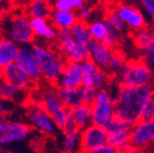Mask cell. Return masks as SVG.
Listing matches in <instances>:
<instances>
[{"label": "cell", "instance_id": "cell-1", "mask_svg": "<svg viewBox=\"0 0 154 153\" xmlns=\"http://www.w3.org/2000/svg\"><path fill=\"white\" fill-rule=\"evenodd\" d=\"M115 98L116 117L123 120L131 125H134L141 120V114L146 103L153 95L154 88L150 87H124L116 86L110 90Z\"/></svg>", "mask_w": 154, "mask_h": 153}, {"label": "cell", "instance_id": "cell-2", "mask_svg": "<svg viewBox=\"0 0 154 153\" xmlns=\"http://www.w3.org/2000/svg\"><path fill=\"white\" fill-rule=\"evenodd\" d=\"M117 78L120 86L150 87L154 84V72L142 59H131L126 61Z\"/></svg>", "mask_w": 154, "mask_h": 153}, {"label": "cell", "instance_id": "cell-3", "mask_svg": "<svg viewBox=\"0 0 154 153\" xmlns=\"http://www.w3.org/2000/svg\"><path fill=\"white\" fill-rule=\"evenodd\" d=\"M32 49L41 67L42 77L49 83H58L66 61L62 56L48 46L34 44L32 45Z\"/></svg>", "mask_w": 154, "mask_h": 153}, {"label": "cell", "instance_id": "cell-4", "mask_svg": "<svg viewBox=\"0 0 154 153\" xmlns=\"http://www.w3.org/2000/svg\"><path fill=\"white\" fill-rule=\"evenodd\" d=\"M1 27L5 38L16 43L19 47L29 46L34 40L30 17L26 14H15L5 16L1 20Z\"/></svg>", "mask_w": 154, "mask_h": 153}, {"label": "cell", "instance_id": "cell-5", "mask_svg": "<svg viewBox=\"0 0 154 153\" xmlns=\"http://www.w3.org/2000/svg\"><path fill=\"white\" fill-rule=\"evenodd\" d=\"M93 124L105 127L116 117L115 98L107 89L99 90L91 105Z\"/></svg>", "mask_w": 154, "mask_h": 153}, {"label": "cell", "instance_id": "cell-6", "mask_svg": "<svg viewBox=\"0 0 154 153\" xmlns=\"http://www.w3.org/2000/svg\"><path fill=\"white\" fill-rule=\"evenodd\" d=\"M41 105L53 118L58 130L64 131L71 121V109L65 107L57 93V90H47L42 94Z\"/></svg>", "mask_w": 154, "mask_h": 153}, {"label": "cell", "instance_id": "cell-7", "mask_svg": "<svg viewBox=\"0 0 154 153\" xmlns=\"http://www.w3.org/2000/svg\"><path fill=\"white\" fill-rule=\"evenodd\" d=\"M132 126L123 120L115 117L105 129L108 133V145L119 152H124L132 146Z\"/></svg>", "mask_w": 154, "mask_h": 153}, {"label": "cell", "instance_id": "cell-8", "mask_svg": "<svg viewBox=\"0 0 154 153\" xmlns=\"http://www.w3.org/2000/svg\"><path fill=\"white\" fill-rule=\"evenodd\" d=\"M57 42L60 46V55L66 62L82 63L90 59L89 47L77 44L73 40L70 30L59 31Z\"/></svg>", "mask_w": 154, "mask_h": 153}, {"label": "cell", "instance_id": "cell-9", "mask_svg": "<svg viewBox=\"0 0 154 153\" xmlns=\"http://www.w3.org/2000/svg\"><path fill=\"white\" fill-rule=\"evenodd\" d=\"M27 119L29 124L44 134L53 135L58 131L51 115L43 108L41 104H31L27 110Z\"/></svg>", "mask_w": 154, "mask_h": 153}, {"label": "cell", "instance_id": "cell-10", "mask_svg": "<svg viewBox=\"0 0 154 153\" xmlns=\"http://www.w3.org/2000/svg\"><path fill=\"white\" fill-rule=\"evenodd\" d=\"M116 10L125 28L136 32L147 27L148 20L138 5L132 3H120L116 7Z\"/></svg>", "mask_w": 154, "mask_h": 153}, {"label": "cell", "instance_id": "cell-11", "mask_svg": "<svg viewBox=\"0 0 154 153\" xmlns=\"http://www.w3.org/2000/svg\"><path fill=\"white\" fill-rule=\"evenodd\" d=\"M132 146L136 148L153 150L154 119L139 120L132 126Z\"/></svg>", "mask_w": 154, "mask_h": 153}, {"label": "cell", "instance_id": "cell-12", "mask_svg": "<svg viewBox=\"0 0 154 153\" xmlns=\"http://www.w3.org/2000/svg\"><path fill=\"white\" fill-rule=\"evenodd\" d=\"M80 151L92 150L108 145V133L105 127L91 124L80 131Z\"/></svg>", "mask_w": 154, "mask_h": 153}, {"label": "cell", "instance_id": "cell-13", "mask_svg": "<svg viewBox=\"0 0 154 153\" xmlns=\"http://www.w3.org/2000/svg\"><path fill=\"white\" fill-rule=\"evenodd\" d=\"M84 76H82V86L90 87L95 90H103L108 84V73L105 70L96 67L91 60L82 62Z\"/></svg>", "mask_w": 154, "mask_h": 153}, {"label": "cell", "instance_id": "cell-14", "mask_svg": "<svg viewBox=\"0 0 154 153\" xmlns=\"http://www.w3.org/2000/svg\"><path fill=\"white\" fill-rule=\"evenodd\" d=\"M15 62L27 73L32 81H36L42 78L41 67L33 53L32 46H22L19 47L18 54Z\"/></svg>", "mask_w": 154, "mask_h": 153}, {"label": "cell", "instance_id": "cell-15", "mask_svg": "<svg viewBox=\"0 0 154 153\" xmlns=\"http://www.w3.org/2000/svg\"><path fill=\"white\" fill-rule=\"evenodd\" d=\"M82 76H84L82 63L66 62L62 75L58 80V85L59 87H65V88H79L80 86H82Z\"/></svg>", "mask_w": 154, "mask_h": 153}, {"label": "cell", "instance_id": "cell-16", "mask_svg": "<svg viewBox=\"0 0 154 153\" xmlns=\"http://www.w3.org/2000/svg\"><path fill=\"white\" fill-rule=\"evenodd\" d=\"M0 77L3 80L16 85L17 87L24 90L30 88L33 83L30 79V77L27 75V73L16 62L11 63L8 67H5L2 71H0Z\"/></svg>", "mask_w": 154, "mask_h": 153}, {"label": "cell", "instance_id": "cell-17", "mask_svg": "<svg viewBox=\"0 0 154 153\" xmlns=\"http://www.w3.org/2000/svg\"><path fill=\"white\" fill-rule=\"evenodd\" d=\"M30 134V126L27 123L19 121H8L5 132L0 137V146L25 140Z\"/></svg>", "mask_w": 154, "mask_h": 153}, {"label": "cell", "instance_id": "cell-18", "mask_svg": "<svg viewBox=\"0 0 154 153\" xmlns=\"http://www.w3.org/2000/svg\"><path fill=\"white\" fill-rule=\"evenodd\" d=\"M89 55L90 59L96 67H99L100 69H103L106 71L107 65H108L110 58L113 54L112 48L107 47L104 45L102 42L99 41L92 40L91 43L89 44Z\"/></svg>", "mask_w": 154, "mask_h": 153}, {"label": "cell", "instance_id": "cell-19", "mask_svg": "<svg viewBox=\"0 0 154 153\" xmlns=\"http://www.w3.org/2000/svg\"><path fill=\"white\" fill-rule=\"evenodd\" d=\"M30 23H31V28L34 38L46 41L57 40L59 30L56 28L51 19L30 18Z\"/></svg>", "mask_w": 154, "mask_h": 153}, {"label": "cell", "instance_id": "cell-20", "mask_svg": "<svg viewBox=\"0 0 154 153\" xmlns=\"http://www.w3.org/2000/svg\"><path fill=\"white\" fill-rule=\"evenodd\" d=\"M63 132H64V135H63L62 146H61L62 153H76L78 149H80V130L72 121H70Z\"/></svg>", "mask_w": 154, "mask_h": 153}, {"label": "cell", "instance_id": "cell-21", "mask_svg": "<svg viewBox=\"0 0 154 153\" xmlns=\"http://www.w3.org/2000/svg\"><path fill=\"white\" fill-rule=\"evenodd\" d=\"M0 98L12 102V103H24L26 100V90L20 89L16 85L9 81L0 80Z\"/></svg>", "mask_w": 154, "mask_h": 153}, {"label": "cell", "instance_id": "cell-22", "mask_svg": "<svg viewBox=\"0 0 154 153\" xmlns=\"http://www.w3.org/2000/svg\"><path fill=\"white\" fill-rule=\"evenodd\" d=\"M19 46L8 38H3L0 41V71L5 67L15 62L18 54Z\"/></svg>", "mask_w": 154, "mask_h": 153}, {"label": "cell", "instance_id": "cell-23", "mask_svg": "<svg viewBox=\"0 0 154 153\" xmlns=\"http://www.w3.org/2000/svg\"><path fill=\"white\" fill-rule=\"evenodd\" d=\"M71 120L80 131L93 124L91 106L82 104L71 109Z\"/></svg>", "mask_w": 154, "mask_h": 153}, {"label": "cell", "instance_id": "cell-24", "mask_svg": "<svg viewBox=\"0 0 154 153\" xmlns=\"http://www.w3.org/2000/svg\"><path fill=\"white\" fill-rule=\"evenodd\" d=\"M49 19H51V23L55 25V27L59 31L71 30L77 23L79 22V19L77 17V14L75 11H71V12L54 11Z\"/></svg>", "mask_w": 154, "mask_h": 153}, {"label": "cell", "instance_id": "cell-25", "mask_svg": "<svg viewBox=\"0 0 154 153\" xmlns=\"http://www.w3.org/2000/svg\"><path fill=\"white\" fill-rule=\"evenodd\" d=\"M54 10L49 2L44 0H33L28 5L27 13L30 18H45L49 19Z\"/></svg>", "mask_w": 154, "mask_h": 153}, {"label": "cell", "instance_id": "cell-26", "mask_svg": "<svg viewBox=\"0 0 154 153\" xmlns=\"http://www.w3.org/2000/svg\"><path fill=\"white\" fill-rule=\"evenodd\" d=\"M57 93L59 98L61 100L65 107L69 109L77 107L82 105V100H80L79 91L78 88H65V87H58Z\"/></svg>", "mask_w": 154, "mask_h": 153}, {"label": "cell", "instance_id": "cell-27", "mask_svg": "<svg viewBox=\"0 0 154 153\" xmlns=\"http://www.w3.org/2000/svg\"><path fill=\"white\" fill-rule=\"evenodd\" d=\"M90 33H91L92 40L103 42L108 36L110 26L105 18H95L88 23Z\"/></svg>", "mask_w": 154, "mask_h": 153}, {"label": "cell", "instance_id": "cell-28", "mask_svg": "<svg viewBox=\"0 0 154 153\" xmlns=\"http://www.w3.org/2000/svg\"><path fill=\"white\" fill-rule=\"evenodd\" d=\"M70 32L73 40L77 44H79V45L82 46H89V44L91 43L92 36L91 33H90L89 26H88L87 23L78 22L71 29Z\"/></svg>", "mask_w": 154, "mask_h": 153}, {"label": "cell", "instance_id": "cell-29", "mask_svg": "<svg viewBox=\"0 0 154 153\" xmlns=\"http://www.w3.org/2000/svg\"><path fill=\"white\" fill-rule=\"evenodd\" d=\"M154 41V29L150 27L141 29L139 31L135 32L134 36V43L136 47L142 52V50L147 49Z\"/></svg>", "mask_w": 154, "mask_h": 153}, {"label": "cell", "instance_id": "cell-30", "mask_svg": "<svg viewBox=\"0 0 154 153\" xmlns=\"http://www.w3.org/2000/svg\"><path fill=\"white\" fill-rule=\"evenodd\" d=\"M126 58H125L124 54L119 52V50H113V54L110 58L108 65H107V73L110 75H118L121 72V70L126 63Z\"/></svg>", "mask_w": 154, "mask_h": 153}, {"label": "cell", "instance_id": "cell-31", "mask_svg": "<svg viewBox=\"0 0 154 153\" xmlns=\"http://www.w3.org/2000/svg\"><path fill=\"white\" fill-rule=\"evenodd\" d=\"M86 5L84 0H56L51 3L54 11L59 12H71L79 10L82 5Z\"/></svg>", "mask_w": 154, "mask_h": 153}, {"label": "cell", "instance_id": "cell-32", "mask_svg": "<svg viewBox=\"0 0 154 153\" xmlns=\"http://www.w3.org/2000/svg\"><path fill=\"white\" fill-rule=\"evenodd\" d=\"M105 19L107 20L109 26L115 29V30H117L119 33H122V32L124 31L125 26L122 23V20L120 19V17H119L116 8H110V9H108V11L106 12Z\"/></svg>", "mask_w": 154, "mask_h": 153}, {"label": "cell", "instance_id": "cell-33", "mask_svg": "<svg viewBox=\"0 0 154 153\" xmlns=\"http://www.w3.org/2000/svg\"><path fill=\"white\" fill-rule=\"evenodd\" d=\"M78 91H79L82 103L91 106L92 103L94 102V100H95L97 90H95V89H93V88H90V87L80 86L79 88H78Z\"/></svg>", "mask_w": 154, "mask_h": 153}, {"label": "cell", "instance_id": "cell-34", "mask_svg": "<svg viewBox=\"0 0 154 153\" xmlns=\"http://www.w3.org/2000/svg\"><path fill=\"white\" fill-rule=\"evenodd\" d=\"M138 7L140 8L148 22L154 20V0H141Z\"/></svg>", "mask_w": 154, "mask_h": 153}, {"label": "cell", "instance_id": "cell-35", "mask_svg": "<svg viewBox=\"0 0 154 153\" xmlns=\"http://www.w3.org/2000/svg\"><path fill=\"white\" fill-rule=\"evenodd\" d=\"M119 42H120V33H119L117 30H115V29L110 27L108 36H106V39L102 42V43H103L104 45L107 46V47L112 48L113 49V48L119 44Z\"/></svg>", "mask_w": 154, "mask_h": 153}, {"label": "cell", "instance_id": "cell-36", "mask_svg": "<svg viewBox=\"0 0 154 153\" xmlns=\"http://www.w3.org/2000/svg\"><path fill=\"white\" fill-rule=\"evenodd\" d=\"M140 54H141V59L149 65L150 69L154 72V41L147 49L140 52Z\"/></svg>", "mask_w": 154, "mask_h": 153}, {"label": "cell", "instance_id": "cell-37", "mask_svg": "<svg viewBox=\"0 0 154 153\" xmlns=\"http://www.w3.org/2000/svg\"><path fill=\"white\" fill-rule=\"evenodd\" d=\"M141 119L142 120H151L154 119V93L151 98L148 100L142 110L141 114Z\"/></svg>", "mask_w": 154, "mask_h": 153}, {"label": "cell", "instance_id": "cell-38", "mask_svg": "<svg viewBox=\"0 0 154 153\" xmlns=\"http://www.w3.org/2000/svg\"><path fill=\"white\" fill-rule=\"evenodd\" d=\"M76 14H77L78 19H79V22L87 23L88 20H90L92 17V9L89 5H82L79 10H77Z\"/></svg>", "mask_w": 154, "mask_h": 153}, {"label": "cell", "instance_id": "cell-39", "mask_svg": "<svg viewBox=\"0 0 154 153\" xmlns=\"http://www.w3.org/2000/svg\"><path fill=\"white\" fill-rule=\"evenodd\" d=\"M13 109V103L5 101L3 98H0V119H5L10 111Z\"/></svg>", "mask_w": 154, "mask_h": 153}, {"label": "cell", "instance_id": "cell-40", "mask_svg": "<svg viewBox=\"0 0 154 153\" xmlns=\"http://www.w3.org/2000/svg\"><path fill=\"white\" fill-rule=\"evenodd\" d=\"M79 153H120L117 149H115L110 145H105L100 148L92 149V150H82Z\"/></svg>", "mask_w": 154, "mask_h": 153}, {"label": "cell", "instance_id": "cell-41", "mask_svg": "<svg viewBox=\"0 0 154 153\" xmlns=\"http://www.w3.org/2000/svg\"><path fill=\"white\" fill-rule=\"evenodd\" d=\"M121 153H154L153 151L148 150V149H141V148H136V147H131L130 149H128L124 152Z\"/></svg>", "mask_w": 154, "mask_h": 153}, {"label": "cell", "instance_id": "cell-42", "mask_svg": "<svg viewBox=\"0 0 154 153\" xmlns=\"http://www.w3.org/2000/svg\"><path fill=\"white\" fill-rule=\"evenodd\" d=\"M8 121L5 119H0V137L5 134V127H7Z\"/></svg>", "mask_w": 154, "mask_h": 153}, {"label": "cell", "instance_id": "cell-43", "mask_svg": "<svg viewBox=\"0 0 154 153\" xmlns=\"http://www.w3.org/2000/svg\"><path fill=\"white\" fill-rule=\"evenodd\" d=\"M5 10H7V5L3 1H0V18H2L5 15Z\"/></svg>", "mask_w": 154, "mask_h": 153}, {"label": "cell", "instance_id": "cell-44", "mask_svg": "<svg viewBox=\"0 0 154 153\" xmlns=\"http://www.w3.org/2000/svg\"><path fill=\"white\" fill-rule=\"evenodd\" d=\"M3 38H5V31H3V29H2V27H1V25H0V41L2 40Z\"/></svg>", "mask_w": 154, "mask_h": 153}, {"label": "cell", "instance_id": "cell-45", "mask_svg": "<svg viewBox=\"0 0 154 153\" xmlns=\"http://www.w3.org/2000/svg\"><path fill=\"white\" fill-rule=\"evenodd\" d=\"M0 153H5V150H3V148L1 146H0Z\"/></svg>", "mask_w": 154, "mask_h": 153}, {"label": "cell", "instance_id": "cell-46", "mask_svg": "<svg viewBox=\"0 0 154 153\" xmlns=\"http://www.w3.org/2000/svg\"><path fill=\"white\" fill-rule=\"evenodd\" d=\"M0 80H1V77H0Z\"/></svg>", "mask_w": 154, "mask_h": 153}]
</instances>
